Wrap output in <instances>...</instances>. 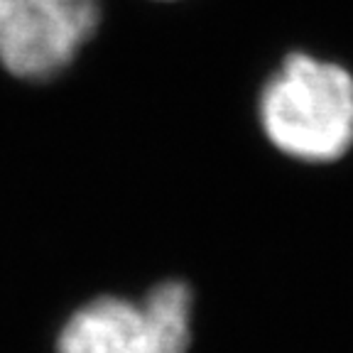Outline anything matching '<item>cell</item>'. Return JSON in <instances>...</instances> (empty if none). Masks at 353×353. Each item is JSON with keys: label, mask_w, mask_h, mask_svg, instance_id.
<instances>
[{"label": "cell", "mask_w": 353, "mask_h": 353, "mask_svg": "<svg viewBox=\"0 0 353 353\" xmlns=\"http://www.w3.org/2000/svg\"><path fill=\"white\" fill-rule=\"evenodd\" d=\"M101 15V0H0V69L20 81H54L99 32Z\"/></svg>", "instance_id": "3"}, {"label": "cell", "mask_w": 353, "mask_h": 353, "mask_svg": "<svg viewBox=\"0 0 353 353\" xmlns=\"http://www.w3.org/2000/svg\"><path fill=\"white\" fill-rule=\"evenodd\" d=\"M157 3H176V0H157Z\"/></svg>", "instance_id": "4"}, {"label": "cell", "mask_w": 353, "mask_h": 353, "mask_svg": "<svg viewBox=\"0 0 353 353\" xmlns=\"http://www.w3.org/2000/svg\"><path fill=\"white\" fill-rule=\"evenodd\" d=\"M260 128L299 162L341 160L353 148V74L336 61L294 52L260 94Z\"/></svg>", "instance_id": "1"}, {"label": "cell", "mask_w": 353, "mask_h": 353, "mask_svg": "<svg viewBox=\"0 0 353 353\" xmlns=\"http://www.w3.org/2000/svg\"><path fill=\"white\" fill-rule=\"evenodd\" d=\"M194 292L182 280L154 285L140 302L101 294L61 326L57 353H189Z\"/></svg>", "instance_id": "2"}]
</instances>
